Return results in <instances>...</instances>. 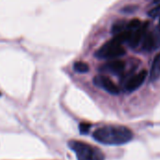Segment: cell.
<instances>
[{
	"label": "cell",
	"mask_w": 160,
	"mask_h": 160,
	"mask_svg": "<svg viewBox=\"0 0 160 160\" xmlns=\"http://www.w3.org/2000/svg\"><path fill=\"white\" fill-rule=\"evenodd\" d=\"M133 131L124 126H104L93 133L95 141L105 145H123L132 141Z\"/></svg>",
	"instance_id": "1"
},
{
	"label": "cell",
	"mask_w": 160,
	"mask_h": 160,
	"mask_svg": "<svg viewBox=\"0 0 160 160\" xmlns=\"http://www.w3.org/2000/svg\"><path fill=\"white\" fill-rule=\"evenodd\" d=\"M69 148L75 153L78 160H105L104 154L97 147L80 141L68 142Z\"/></svg>",
	"instance_id": "2"
},
{
	"label": "cell",
	"mask_w": 160,
	"mask_h": 160,
	"mask_svg": "<svg viewBox=\"0 0 160 160\" xmlns=\"http://www.w3.org/2000/svg\"><path fill=\"white\" fill-rule=\"evenodd\" d=\"M91 128V125L90 124H86V123H82L80 125V131L82 134H86L88 133V131Z\"/></svg>",
	"instance_id": "12"
},
{
	"label": "cell",
	"mask_w": 160,
	"mask_h": 160,
	"mask_svg": "<svg viewBox=\"0 0 160 160\" xmlns=\"http://www.w3.org/2000/svg\"><path fill=\"white\" fill-rule=\"evenodd\" d=\"M154 3H156V4H160V0H154Z\"/></svg>",
	"instance_id": "14"
},
{
	"label": "cell",
	"mask_w": 160,
	"mask_h": 160,
	"mask_svg": "<svg viewBox=\"0 0 160 160\" xmlns=\"http://www.w3.org/2000/svg\"><path fill=\"white\" fill-rule=\"evenodd\" d=\"M127 26H128V23L125 22V21H120V22H117L113 24L112 28V34L115 36L119 33H121L122 31H124L125 29H127Z\"/></svg>",
	"instance_id": "9"
},
{
	"label": "cell",
	"mask_w": 160,
	"mask_h": 160,
	"mask_svg": "<svg viewBox=\"0 0 160 160\" xmlns=\"http://www.w3.org/2000/svg\"><path fill=\"white\" fill-rule=\"evenodd\" d=\"M126 51L122 46V43L115 38L106 42L96 52V57L102 60H113L125 55Z\"/></svg>",
	"instance_id": "3"
},
{
	"label": "cell",
	"mask_w": 160,
	"mask_h": 160,
	"mask_svg": "<svg viewBox=\"0 0 160 160\" xmlns=\"http://www.w3.org/2000/svg\"><path fill=\"white\" fill-rule=\"evenodd\" d=\"M94 83L112 95H118L120 93L119 87L107 76L104 75L96 76L94 78Z\"/></svg>",
	"instance_id": "4"
},
{
	"label": "cell",
	"mask_w": 160,
	"mask_h": 160,
	"mask_svg": "<svg viewBox=\"0 0 160 160\" xmlns=\"http://www.w3.org/2000/svg\"><path fill=\"white\" fill-rule=\"evenodd\" d=\"M148 15L152 18H156L158 16H160V5L157 8H152L149 12H148Z\"/></svg>",
	"instance_id": "13"
},
{
	"label": "cell",
	"mask_w": 160,
	"mask_h": 160,
	"mask_svg": "<svg viewBox=\"0 0 160 160\" xmlns=\"http://www.w3.org/2000/svg\"><path fill=\"white\" fill-rule=\"evenodd\" d=\"M160 78V52L153 60L150 70V81L157 82Z\"/></svg>",
	"instance_id": "8"
},
{
	"label": "cell",
	"mask_w": 160,
	"mask_h": 160,
	"mask_svg": "<svg viewBox=\"0 0 160 160\" xmlns=\"http://www.w3.org/2000/svg\"><path fill=\"white\" fill-rule=\"evenodd\" d=\"M141 25H142V22H141V21L139 19H133L129 22H128V26L127 27H128V29L133 31V30L138 29Z\"/></svg>",
	"instance_id": "11"
},
{
	"label": "cell",
	"mask_w": 160,
	"mask_h": 160,
	"mask_svg": "<svg viewBox=\"0 0 160 160\" xmlns=\"http://www.w3.org/2000/svg\"><path fill=\"white\" fill-rule=\"evenodd\" d=\"M126 68V63L122 60L113 59L109 61L105 65L100 68V70L105 73H112V74H120Z\"/></svg>",
	"instance_id": "6"
},
{
	"label": "cell",
	"mask_w": 160,
	"mask_h": 160,
	"mask_svg": "<svg viewBox=\"0 0 160 160\" xmlns=\"http://www.w3.org/2000/svg\"><path fill=\"white\" fill-rule=\"evenodd\" d=\"M74 70L79 73H86L89 71V66L82 61H78L74 64Z\"/></svg>",
	"instance_id": "10"
},
{
	"label": "cell",
	"mask_w": 160,
	"mask_h": 160,
	"mask_svg": "<svg viewBox=\"0 0 160 160\" xmlns=\"http://www.w3.org/2000/svg\"><path fill=\"white\" fill-rule=\"evenodd\" d=\"M147 26H148V23L145 22V23H142V25L136 29V30H133L131 31V36H130V38L128 40V43L131 47L135 48L137 46H139L140 43H142V40L145 35V33L147 32Z\"/></svg>",
	"instance_id": "7"
},
{
	"label": "cell",
	"mask_w": 160,
	"mask_h": 160,
	"mask_svg": "<svg viewBox=\"0 0 160 160\" xmlns=\"http://www.w3.org/2000/svg\"><path fill=\"white\" fill-rule=\"evenodd\" d=\"M146 77H147V71L144 69L140 71L139 73L133 75L126 82V85H125L126 90L128 92H133V91L137 90L138 88H140L142 85V83L146 80Z\"/></svg>",
	"instance_id": "5"
}]
</instances>
